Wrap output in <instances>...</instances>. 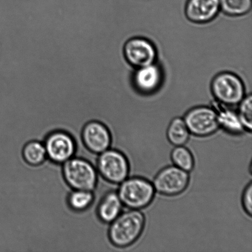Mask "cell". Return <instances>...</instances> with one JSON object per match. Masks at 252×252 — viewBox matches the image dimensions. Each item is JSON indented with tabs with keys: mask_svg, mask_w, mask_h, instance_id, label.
<instances>
[{
	"mask_svg": "<svg viewBox=\"0 0 252 252\" xmlns=\"http://www.w3.org/2000/svg\"><path fill=\"white\" fill-rule=\"evenodd\" d=\"M145 225V218L140 210L123 212L108 224L107 236L111 245L118 249L128 248L139 239Z\"/></svg>",
	"mask_w": 252,
	"mask_h": 252,
	"instance_id": "1",
	"label": "cell"
},
{
	"mask_svg": "<svg viewBox=\"0 0 252 252\" xmlns=\"http://www.w3.org/2000/svg\"><path fill=\"white\" fill-rule=\"evenodd\" d=\"M63 181L70 189L94 191L99 183L95 164L85 158L74 157L61 165Z\"/></svg>",
	"mask_w": 252,
	"mask_h": 252,
	"instance_id": "2",
	"label": "cell"
},
{
	"mask_svg": "<svg viewBox=\"0 0 252 252\" xmlns=\"http://www.w3.org/2000/svg\"><path fill=\"white\" fill-rule=\"evenodd\" d=\"M123 206L128 209L142 210L152 203L155 189L152 182L145 178H127L117 190Z\"/></svg>",
	"mask_w": 252,
	"mask_h": 252,
	"instance_id": "3",
	"label": "cell"
},
{
	"mask_svg": "<svg viewBox=\"0 0 252 252\" xmlns=\"http://www.w3.org/2000/svg\"><path fill=\"white\" fill-rule=\"evenodd\" d=\"M95 166L100 179L110 184L119 185L129 175L127 158L115 148L111 147L98 155Z\"/></svg>",
	"mask_w": 252,
	"mask_h": 252,
	"instance_id": "4",
	"label": "cell"
},
{
	"mask_svg": "<svg viewBox=\"0 0 252 252\" xmlns=\"http://www.w3.org/2000/svg\"><path fill=\"white\" fill-rule=\"evenodd\" d=\"M80 142L82 148L81 157L94 163L88 153L96 159L98 155L112 147V135L109 128L103 123L90 121L84 125L81 131Z\"/></svg>",
	"mask_w": 252,
	"mask_h": 252,
	"instance_id": "5",
	"label": "cell"
},
{
	"mask_svg": "<svg viewBox=\"0 0 252 252\" xmlns=\"http://www.w3.org/2000/svg\"><path fill=\"white\" fill-rule=\"evenodd\" d=\"M211 91L215 100L231 107L238 105L246 95L243 81L229 71H223L215 76L211 83Z\"/></svg>",
	"mask_w": 252,
	"mask_h": 252,
	"instance_id": "6",
	"label": "cell"
},
{
	"mask_svg": "<svg viewBox=\"0 0 252 252\" xmlns=\"http://www.w3.org/2000/svg\"><path fill=\"white\" fill-rule=\"evenodd\" d=\"M48 160L53 164L63 165L77 153V143L70 133L63 130L49 132L43 140Z\"/></svg>",
	"mask_w": 252,
	"mask_h": 252,
	"instance_id": "7",
	"label": "cell"
},
{
	"mask_svg": "<svg viewBox=\"0 0 252 252\" xmlns=\"http://www.w3.org/2000/svg\"><path fill=\"white\" fill-rule=\"evenodd\" d=\"M189 182V172L175 165L163 168L158 173L152 183L155 191L167 196H174L182 193Z\"/></svg>",
	"mask_w": 252,
	"mask_h": 252,
	"instance_id": "8",
	"label": "cell"
},
{
	"mask_svg": "<svg viewBox=\"0 0 252 252\" xmlns=\"http://www.w3.org/2000/svg\"><path fill=\"white\" fill-rule=\"evenodd\" d=\"M123 54L128 65L135 68L157 63V49L152 41L143 37H133L125 42Z\"/></svg>",
	"mask_w": 252,
	"mask_h": 252,
	"instance_id": "9",
	"label": "cell"
},
{
	"mask_svg": "<svg viewBox=\"0 0 252 252\" xmlns=\"http://www.w3.org/2000/svg\"><path fill=\"white\" fill-rule=\"evenodd\" d=\"M184 120L190 133L196 137H208L220 128L216 111L212 107L199 106L192 108Z\"/></svg>",
	"mask_w": 252,
	"mask_h": 252,
	"instance_id": "10",
	"label": "cell"
},
{
	"mask_svg": "<svg viewBox=\"0 0 252 252\" xmlns=\"http://www.w3.org/2000/svg\"><path fill=\"white\" fill-rule=\"evenodd\" d=\"M132 77L135 90L142 94H152L159 90L163 81L161 68L157 63L135 68Z\"/></svg>",
	"mask_w": 252,
	"mask_h": 252,
	"instance_id": "11",
	"label": "cell"
},
{
	"mask_svg": "<svg viewBox=\"0 0 252 252\" xmlns=\"http://www.w3.org/2000/svg\"><path fill=\"white\" fill-rule=\"evenodd\" d=\"M220 11L219 0H188L185 14L189 21L206 24L213 21Z\"/></svg>",
	"mask_w": 252,
	"mask_h": 252,
	"instance_id": "12",
	"label": "cell"
},
{
	"mask_svg": "<svg viewBox=\"0 0 252 252\" xmlns=\"http://www.w3.org/2000/svg\"><path fill=\"white\" fill-rule=\"evenodd\" d=\"M95 214L101 223L108 225L122 213L123 204L117 190L106 191L97 199Z\"/></svg>",
	"mask_w": 252,
	"mask_h": 252,
	"instance_id": "13",
	"label": "cell"
},
{
	"mask_svg": "<svg viewBox=\"0 0 252 252\" xmlns=\"http://www.w3.org/2000/svg\"><path fill=\"white\" fill-rule=\"evenodd\" d=\"M211 107L216 111L220 127L233 135H239L245 130L238 117V113L231 107L212 101Z\"/></svg>",
	"mask_w": 252,
	"mask_h": 252,
	"instance_id": "14",
	"label": "cell"
},
{
	"mask_svg": "<svg viewBox=\"0 0 252 252\" xmlns=\"http://www.w3.org/2000/svg\"><path fill=\"white\" fill-rule=\"evenodd\" d=\"M66 204L71 211L80 214L88 215L97 201L95 191L84 189H70L66 198ZM90 216V215H88Z\"/></svg>",
	"mask_w": 252,
	"mask_h": 252,
	"instance_id": "15",
	"label": "cell"
},
{
	"mask_svg": "<svg viewBox=\"0 0 252 252\" xmlns=\"http://www.w3.org/2000/svg\"><path fill=\"white\" fill-rule=\"evenodd\" d=\"M25 164L36 173V167H41L48 160L43 141L32 140L25 143L21 152Z\"/></svg>",
	"mask_w": 252,
	"mask_h": 252,
	"instance_id": "16",
	"label": "cell"
},
{
	"mask_svg": "<svg viewBox=\"0 0 252 252\" xmlns=\"http://www.w3.org/2000/svg\"><path fill=\"white\" fill-rule=\"evenodd\" d=\"M190 133L184 118H174L168 126L167 137L170 143L177 147L186 144L189 138Z\"/></svg>",
	"mask_w": 252,
	"mask_h": 252,
	"instance_id": "17",
	"label": "cell"
},
{
	"mask_svg": "<svg viewBox=\"0 0 252 252\" xmlns=\"http://www.w3.org/2000/svg\"><path fill=\"white\" fill-rule=\"evenodd\" d=\"M220 11L227 16L240 17L251 11L252 0H219Z\"/></svg>",
	"mask_w": 252,
	"mask_h": 252,
	"instance_id": "18",
	"label": "cell"
},
{
	"mask_svg": "<svg viewBox=\"0 0 252 252\" xmlns=\"http://www.w3.org/2000/svg\"><path fill=\"white\" fill-rule=\"evenodd\" d=\"M170 157H171L173 164L180 169L188 172H191L193 169L194 166L193 156L189 150L184 145L175 147L172 150Z\"/></svg>",
	"mask_w": 252,
	"mask_h": 252,
	"instance_id": "19",
	"label": "cell"
},
{
	"mask_svg": "<svg viewBox=\"0 0 252 252\" xmlns=\"http://www.w3.org/2000/svg\"><path fill=\"white\" fill-rule=\"evenodd\" d=\"M238 113L239 120L245 131L251 132L252 129V97L246 95L238 105Z\"/></svg>",
	"mask_w": 252,
	"mask_h": 252,
	"instance_id": "20",
	"label": "cell"
},
{
	"mask_svg": "<svg viewBox=\"0 0 252 252\" xmlns=\"http://www.w3.org/2000/svg\"><path fill=\"white\" fill-rule=\"evenodd\" d=\"M243 206L244 211L248 216L251 217L252 214V184L249 183L244 189L243 195Z\"/></svg>",
	"mask_w": 252,
	"mask_h": 252,
	"instance_id": "21",
	"label": "cell"
}]
</instances>
